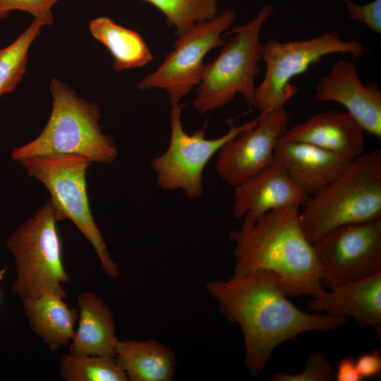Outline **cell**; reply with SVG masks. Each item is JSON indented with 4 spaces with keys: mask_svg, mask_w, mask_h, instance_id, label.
I'll return each mask as SVG.
<instances>
[{
    "mask_svg": "<svg viewBox=\"0 0 381 381\" xmlns=\"http://www.w3.org/2000/svg\"><path fill=\"white\" fill-rule=\"evenodd\" d=\"M313 248L321 283L329 289L381 272V218L334 229Z\"/></svg>",
    "mask_w": 381,
    "mask_h": 381,
    "instance_id": "obj_11",
    "label": "cell"
},
{
    "mask_svg": "<svg viewBox=\"0 0 381 381\" xmlns=\"http://www.w3.org/2000/svg\"><path fill=\"white\" fill-rule=\"evenodd\" d=\"M272 12V6L265 4L253 20L228 31L232 37L226 41L216 59L204 66L193 100L200 114L225 106L238 94L253 107L254 81L261 59L260 34Z\"/></svg>",
    "mask_w": 381,
    "mask_h": 381,
    "instance_id": "obj_6",
    "label": "cell"
},
{
    "mask_svg": "<svg viewBox=\"0 0 381 381\" xmlns=\"http://www.w3.org/2000/svg\"><path fill=\"white\" fill-rule=\"evenodd\" d=\"M18 162L30 177L39 180L47 188L61 221L71 220L90 242L103 271L110 277L118 278V265L109 253L90 206L86 174L92 162L73 155L35 156Z\"/></svg>",
    "mask_w": 381,
    "mask_h": 381,
    "instance_id": "obj_7",
    "label": "cell"
},
{
    "mask_svg": "<svg viewBox=\"0 0 381 381\" xmlns=\"http://www.w3.org/2000/svg\"><path fill=\"white\" fill-rule=\"evenodd\" d=\"M349 18L369 28L376 34L381 33V0H373L364 5L344 0Z\"/></svg>",
    "mask_w": 381,
    "mask_h": 381,
    "instance_id": "obj_27",
    "label": "cell"
},
{
    "mask_svg": "<svg viewBox=\"0 0 381 381\" xmlns=\"http://www.w3.org/2000/svg\"><path fill=\"white\" fill-rule=\"evenodd\" d=\"M324 291L308 303L314 313L352 318L381 332V272Z\"/></svg>",
    "mask_w": 381,
    "mask_h": 381,
    "instance_id": "obj_17",
    "label": "cell"
},
{
    "mask_svg": "<svg viewBox=\"0 0 381 381\" xmlns=\"http://www.w3.org/2000/svg\"><path fill=\"white\" fill-rule=\"evenodd\" d=\"M356 362L363 379L375 376L381 372V356L377 349L362 354Z\"/></svg>",
    "mask_w": 381,
    "mask_h": 381,
    "instance_id": "obj_28",
    "label": "cell"
},
{
    "mask_svg": "<svg viewBox=\"0 0 381 381\" xmlns=\"http://www.w3.org/2000/svg\"><path fill=\"white\" fill-rule=\"evenodd\" d=\"M274 157L307 195L322 192L348 168L351 159L317 146L280 138Z\"/></svg>",
    "mask_w": 381,
    "mask_h": 381,
    "instance_id": "obj_15",
    "label": "cell"
},
{
    "mask_svg": "<svg viewBox=\"0 0 381 381\" xmlns=\"http://www.w3.org/2000/svg\"><path fill=\"white\" fill-rule=\"evenodd\" d=\"M49 90L52 111L45 127L33 140L14 148L12 159L73 155L91 162L112 163L119 150L114 138L102 132L98 106L56 78L51 80Z\"/></svg>",
    "mask_w": 381,
    "mask_h": 381,
    "instance_id": "obj_3",
    "label": "cell"
},
{
    "mask_svg": "<svg viewBox=\"0 0 381 381\" xmlns=\"http://www.w3.org/2000/svg\"><path fill=\"white\" fill-rule=\"evenodd\" d=\"M43 26L40 21L33 19L11 44L0 49V96L13 91L21 81L26 71L30 47Z\"/></svg>",
    "mask_w": 381,
    "mask_h": 381,
    "instance_id": "obj_23",
    "label": "cell"
},
{
    "mask_svg": "<svg viewBox=\"0 0 381 381\" xmlns=\"http://www.w3.org/2000/svg\"><path fill=\"white\" fill-rule=\"evenodd\" d=\"M0 229H1V226H0ZM0 257H1V250H0Z\"/></svg>",
    "mask_w": 381,
    "mask_h": 381,
    "instance_id": "obj_30",
    "label": "cell"
},
{
    "mask_svg": "<svg viewBox=\"0 0 381 381\" xmlns=\"http://www.w3.org/2000/svg\"><path fill=\"white\" fill-rule=\"evenodd\" d=\"M61 0H0V20L7 18L12 11L29 13L33 19L44 26L54 23L52 8Z\"/></svg>",
    "mask_w": 381,
    "mask_h": 381,
    "instance_id": "obj_26",
    "label": "cell"
},
{
    "mask_svg": "<svg viewBox=\"0 0 381 381\" xmlns=\"http://www.w3.org/2000/svg\"><path fill=\"white\" fill-rule=\"evenodd\" d=\"M300 208L289 206L270 211L254 223H242L231 231L236 262L233 276L272 272L287 297L313 298L325 291L313 244L300 223Z\"/></svg>",
    "mask_w": 381,
    "mask_h": 381,
    "instance_id": "obj_2",
    "label": "cell"
},
{
    "mask_svg": "<svg viewBox=\"0 0 381 381\" xmlns=\"http://www.w3.org/2000/svg\"><path fill=\"white\" fill-rule=\"evenodd\" d=\"M299 211L303 231L312 244L337 227L381 218V150L356 157L320 193L309 196Z\"/></svg>",
    "mask_w": 381,
    "mask_h": 381,
    "instance_id": "obj_4",
    "label": "cell"
},
{
    "mask_svg": "<svg viewBox=\"0 0 381 381\" xmlns=\"http://www.w3.org/2000/svg\"><path fill=\"white\" fill-rule=\"evenodd\" d=\"M284 107L260 114L256 125L227 141L219 149L215 170L225 183L236 186L274 159L277 143L289 128Z\"/></svg>",
    "mask_w": 381,
    "mask_h": 381,
    "instance_id": "obj_12",
    "label": "cell"
},
{
    "mask_svg": "<svg viewBox=\"0 0 381 381\" xmlns=\"http://www.w3.org/2000/svg\"><path fill=\"white\" fill-rule=\"evenodd\" d=\"M59 375L66 381H128L114 356L63 354Z\"/></svg>",
    "mask_w": 381,
    "mask_h": 381,
    "instance_id": "obj_22",
    "label": "cell"
},
{
    "mask_svg": "<svg viewBox=\"0 0 381 381\" xmlns=\"http://www.w3.org/2000/svg\"><path fill=\"white\" fill-rule=\"evenodd\" d=\"M183 107L181 103L171 106L169 146L164 153L153 158L150 164L161 189H180L187 197L196 199L203 193V172L211 158L227 141L254 127L258 118L240 126H235L229 121V128L225 134L208 139L205 137V127L192 134L183 130L181 123Z\"/></svg>",
    "mask_w": 381,
    "mask_h": 381,
    "instance_id": "obj_9",
    "label": "cell"
},
{
    "mask_svg": "<svg viewBox=\"0 0 381 381\" xmlns=\"http://www.w3.org/2000/svg\"><path fill=\"white\" fill-rule=\"evenodd\" d=\"M335 370L321 351L311 353L303 371L296 374L275 373L271 381H330L334 379Z\"/></svg>",
    "mask_w": 381,
    "mask_h": 381,
    "instance_id": "obj_25",
    "label": "cell"
},
{
    "mask_svg": "<svg viewBox=\"0 0 381 381\" xmlns=\"http://www.w3.org/2000/svg\"><path fill=\"white\" fill-rule=\"evenodd\" d=\"M334 379L337 381H361L363 378L357 369L356 359L351 356L341 358L337 364Z\"/></svg>",
    "mask_w": 381,
    "mask_h": 381,
    "instance_id": "obj_29",
    "label": "cell"
},
{
    "mask_svg": "<svg viewBox=\"0 0 381 381\" xmlns=\"http://www.w3.org/2000/svg\"><path fill=\"white\" fill-rule=\"evenodd\" d=\"M61 217L49 198L12 232L6 246L13 257L16 279L11 287L20 299L54 294L67 298L64 284L71 279L62 258L56 224Z\"/></svg>",
    "mask_w": 381,
    "mask_h": 381,
    "instance_id": "obj_5",
    "label": "cell"
},
{
    "mask_svg": "<svg viewBox=\"0 0 381 381\" xmlns=\"http://www.w3.org/2000/svg\"><path fill=\"white\" fill-rule=\"evenodd\" d=\"M115 358L128 381H171L176 366L174 351L156 339L119 340Z\"/></svg>",
    "mask_w": 381,
    "mask_h": 381,
    "instance_id": "obj_20",
    "label": "cell"
},
{
    "mask_svg": "<svg viewBox=\"0 0 381 381\" xmlns=\"http://www.w3.org/2000/svg\"><path fill=\"white\" fill-rule=\"evenodd\" d=\"M315 97L344 106L364 131L381 138V92L365 86L360 80L355 65L340 59L317 84Z\"/></svg>",
    "mask_w": 381,
    "mask_h": 381,
    "instance_id": "obj_14",
    "label": "cell"
},
{
    "mask_svg": "<svg viewBox=\"0 0 381 381\" xmlns=\"http://www.w3.org/2000/svg\"><path fill=\"white\" fill-rule=\"evenodd\" d=\"M158 8L179 37L194 25L218 14L217 0H143Z\"/></svg>",
    "mask_w": 381,
    "mask_h": 381,
    "instance_id": "obj_24",
    "label": "cell"
},
{
    "mask_svg": "<svg viewBox=\"0 0 381 381\" xmlns=\"http://www.w3.org/2000/svg\"><path fill=\"white\" fill-rule=\"evenodd\" d=\"M89 30L97 41L111 54L113 68L121 71L147 65L153 56L141 35L120 25L107 16L90 20Z\"/></svg>",
    "mask_w": 381,
    "mask_h": 381,
    "instance_id": "obj_21",
    "label": "cell"
},
{
    "mask_svg": "<svg viewBox=\"0 0 381 381\" xmlns=\"http://www.w3.org/2000/svg\"><path fill=\"white\" fill-rule=\"evenodd\" d=\"M235 16L233 10L226 9L211 20L196 23L179 36L174 49L155 71L138 83L137 88L164 89L168 92L171 106L179 104L200 83L205 56L225 44L222 34L231 27Z\"/></svg>",
    "mask_w": 381,
    "mask_h": 381,
    "instance_id": "obj_10",
    "label": "cell"
},
{
    "mask_svg": "<svg viewBox=\"0 0 381 381\" xmlns=\"http://www.w3.org/2000/svg\"><path fill=\"white\" fill-rule=\"evenodd\" d=\"M77 327L68 345L72 355L114 356L119 341L114 314L109 306L94 292L78 296Z\"/></svg>",
    "mask_w": 381,
    "mask_h": 381,
    "instance_id": "obj_18",
    "label": "cell"
},
{
    "mask_svg": "<svg viewBox=\"0 0 381 381\" xmlns=\"http://www.w3.org/2000/svg\"><path fill=\"white\" fill-rule=\"evenodd\" d=\"M364 132L347 111L330 110L288 128L282 138L308 143L353 159L363 154Z\"/></svg>",
    "mask_w": 381,
    "mask_h": 381,
    "instance_id": "obj_16",
    "label": "cell"
},
{
    "mask_svg": "<svg viewBox=\"0 0 381 381\" xmlns=\"http://www.w3.org/2000/svg\"><path fill=\"white\" fill-rule=\"evenodd\" d=\"M232 214L243 223L252 224L267 212L302 205L309 198L293 181L275 159L266 167L234 186Z\"/></svg>",
    "mask_w": 381,
    "mask_h": 381,
    "instance_id": "obj_13",
    "label": "cell"
},
{
    "mask_svg": "<svg viewBox=\"0 0 381 381\" xmlns=\"http://www.w3.org/2000/svg\"><path fill=\"white\" fill-rule=\"evenodd\" d=\"M65 299L54 294L21 299L31 330L52 351L68 346L75 329L78 310Z\"/></svg>",
    "mask_w": 381,
    "mask_h": 381,
    "instance_id": "obj_19",
    "label": "cell"
},
{
    "mask_svg": "<svg viewBox=\"0 0 381 381\" xmlns=\"http://www.w3.org/2000/svg\"><path fill=\"white\" fill-rule=\"evenodd\" d=\"M220 313L240 327L245 343V363L256 377L280 344L306 332L337 329L349 318L306 313L291 303L272 272L258 270L205 284Z\"/></svg>",
    "mask_w": 381,
    "mask_h": 381,
    "instance_id": "obj_1",
    "label": "cell"
},
{
    "mask_svg": "<svg viewBox=\"0 0 381 381\" xmlns=\"http://www.w3.org/2000/svg\"><path fill=\"white\" fill-rule=\"evenodd\" d=\"M363 53L364 47L361 42L344 40L336 31L304 40H270L262 43L261 59L266 71L261 83L255 88L253 107L260 114L284 107L297 91L290 81L325 56L341 54L358 58Z\"/></svg>",
    "mask_w": 381,
    "mask_h": 381,
    "instance_id": "obj_8",
    "label": "cell"
}]
</instances>
